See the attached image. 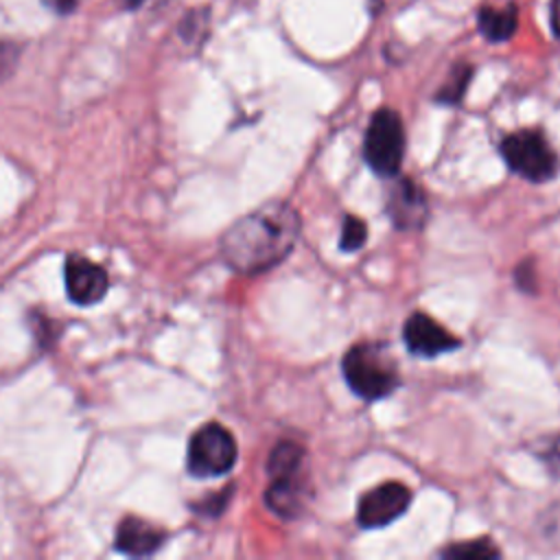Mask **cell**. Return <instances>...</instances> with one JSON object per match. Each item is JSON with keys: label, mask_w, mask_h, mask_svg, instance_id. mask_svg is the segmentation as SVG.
Instances as JSON below:
<instances>
[{"label": "cell", "mask_w": 560, "mask_h": 560, "mask_svg": "<svg viewBox=\"0 0 560 560\" xmlns=\"http://www.w3.org/2000/svg\"><path fill=\"white\" fill-rule=\"evenodd\" d=\"M411 503V490L400 481H385L372 490H368L357 505V523L361 527H385Z\"/></svg>", "instance_id": "8992f818"}, {"label": "cell", "mask_w": 560, "mask_h": 560, "mask_svg": "<svg viewBox=\"0 0 560 560\" xmlns=\"http://www.w3.org/2000/svg\"><path fill=\"white\" fill-rule=\"evenodd\" d=\"M387 214L398 230H418L427 221V199L413 179H398L389 188Z\"/></svg>", "instance_id": "9c48e42d"}, {"label": "cell", "mask_w": 560, "mask_h": 560, "mask_svg": "<svg viewBox=\"0 0 560 560\" xmlns=\"http://www.w3.org/2000/svg\"><path fill=\"white\" fill-rule=\"evenodd\" d=\"M298 236V210L284 201H269L228 228L221 236V256L238 273H260L282 262Z\"/></svg>", "instance_id": "6da1fadb"}, {"label": "cell", "mask_w": 560, "mask_h": 560, "mask_svg": "<svg viewBox=\"0 0 560 560\" xmlns=\"http://www.w3.org/2000/svg\"><path fill=\"white\" fill-rule=\"evenodd\" d=\"M501 155L510 171L529 182H547L558 168V158L538 129H521L505 136Z\"/></svg>", "instance_id": "277c9868"}, {"label": "cell", "mask_w": 560, "mask_h": 560, "mask_svg": "<svg viewBox=\"0 0 560 560\" xmlns=\"http://www.w3.org/2000/svg\"><path fill=\"white\" fill-rule=\"evenodd\" d=\"M538 457L545 464V468L549 470L551 477L560 479V433L547 438L540 446H538Z\"/></svg>", "instance_id": "e0dca14e"}, {"label": "cell", "mask_w": 560, "mask_h": 560, "mask_svg": "<svg viewBox=\"0 0 560 560\" xmlns=\"http://www.w3.org/2000/svg\"><path fill=\"white\" fill-rule=\"evenodd\" d=\"M66 291L74 304H96L107 293V273L83 256H70L66 260Z\"/></svg>", "instance_id": "ba28073f"}, {"label": "cell", "mask_w": 560, "mask_h": 560, "mask_svg": "<svg viewBox=\"0 0 560 560\" xmlns=\"http://www.w3.org/2000/svg\"><path fill=\"white\" fill-rule=\"evenodd\" d=\"M551 28L560 37V0L551 2Z\"/></svg>", "instance_id": "ffe728a7"}, {"label": "cell", "mask_w": 560, "mask_h": 560, "mask_svg": "<svg viewBox=\"0 0 560 560\" xmlns=\"http://www.w3.org/2000/svg\"><path fill=\"white\" fill-rule=\"evenodd\" d=\"M444 556L453 558V560H488V558H497L499 549L488 538H481V540L457 542V545L448 547L444 551Z\"/></svg>", "instance_id": "5bb4252c"}, {"label": "cell", "mask_w": 560, "mask_h": 560, "mask_svg": "<svg viewBox=\"0 0 560 560\" xmlns=\"http://www.w3.org/2000/svg\"><path fill=\"white\" fill-rule=\"evenodd\" d=\"M365 238H368V228H365L363 219L348 214V217L343 219V225H341L339 247H341L343 252H354V249L363 247Z\"/></svg>", "instance_id": "9a60e30c"}, {"label": "cell", "mask_w": 560, "mask_h": 560, "mask_svg": "<svg viewBox=\"0 0 560 560\" xmlns=\"http://www.w3.org/2000/svg\"><path fill=\"white\" fill-rule=\"evenodd\" d=\"M343 378L350 389L363 400H378L389 396L400 378L396 370V361L381 343H357L352 346L341 361Z\"/></svg>", "instance_id": "7a4b0ae2"}, {"label": "cell", "mask_w": 560, "mask_h": 560, "mask_svg": "<svg viewBox=\"0 0 560 560\" xmlns=\"http://www.w3.org/2000/svg\"><path fill=\"white\" fill-rule=\"evenodd\" d=\"M44 4L55 13H72L79 4V0H44Z\"/></svg>", "instance_id": "d6986e66"}, {"label": "cell", "mask_w": 560, "mask_h": 560, "mask_svg": "<svg viewBox=\"0 0 560 560\" xmlns=\"http://www.w3.org/2000/svg\"><path fill=\"white\" fill-rule=\"evenodd\" d=\"M265 501L269 510H273L282 518L298 516L306 505V483L300 479V472L273 477L271 486L265 492Z\"/></svg>", "instance_id": "30bf717a"}, {"label": "cell", "mask_w": 560, "mask_h": 560, "mask_svg": "<svg viewBox=\"0 0 560 560\" xmlns=\"http://www.w3.org/2000/svg\"><path fill=\"white\" fill-rule=\"evenodd\" d=\"M162 540L164 534L138 516L122 518L116 529V549L129 556H149L162 545Z\"/></svg>", "instance_id": "8fae6325"}, {"label": "cell", "mask_w": 560, "mask_h": 560, "mask_svg": "<svg viewBox=\"0 0 560 560\" xmlns=\"http://www.w3.org/2000/svg\"><path fill=\"white\" fill-rule=\"evenodd\" d=\"M363 155L370 168L383 177H392L400 171L405 127L394 109H378L372 114L363 140Z\"/></svg>", "instance_id": "3957f363"}, {"label": "cell", "mask_w": 560, "mask_h": 560, "mask_svg": "<svg viewBox=\"0 0 560 560\" xmlns=\"http://www.w3.org/2000/svg\"><path fill=\"white\" fill-rule=\"evenodd\" d=\"M140 2H142V0H125L127 7H136V4H140Z\"/></svg>", "instance_id": "44dd1931"}, {"label": "cell", "mask_w": 560, "mask_h": 560, "mask_svg": "<svg viewBox=\"0 0 560 560\" xmlns=\"http://www.w3.org/2000/svg\"><path fill=\"white\" fill-rule=\"evenodd\" d=\"M236 462V442L232 433L217 424L208 422L195 431L188 442V470L195 477H219L228 472Z\"/></svg>", "instance_id": "5b68a950"}, {"label": "cell", "mask_w": 560, "mask_h": 560, "mask_svg": "<svg viewBox=\"0 0 560 560\" xmlns=\"http://www.w3.org/2000/svg\"><path fill=\"white\" fill-rule=\"evenodd\" d=\"M468 79H470V68L468 66H459L451 72L448 81L444 83V88L440 90L438 98L444 101V103H457L464 92H466V85H468Z\"/></svg>", "instance_id": "2e32d148"}, {"label": "cell", "mask_w": 560, "mask_h": 560, "mask_svg": "<svg viewBox=\"0 0 560 560\" xmlns=\"http://www.w3.org/2000/svg\"><path fill=\"white\" fill-rule=\"evenodd\" d=\"M402 341L407 350L418 357H438L459 346V339L453 332L424 313H413L407 317L402 326Z\"/></svg>", "instance_id": "52a82bcc"}, {"label": "cell", "mask_w": 560, "mask_h": 560, "mask_svg": "<svg viewBox=\"0 0 560 560\" xmlns=\"http://www.w3.org/2000/svg\"><path fill=\"white\" fill-rule=\"evenodd\" d=\"M18 57H20L18 46L9 39H0V81L13 72Z\"/></svg>", "instance_id": "ac0fdd59"}, {"label": "cell", "mask_w": 560, "mask_h": 560, "mask_svg": "<svg viewBox=\"0 0 560 560\" xmlns=\"http://www.w3.org/2000/svg\"><path fill=\"white\" fill-rule=\"evenodd\" d=\"M302 462H304V448L293 440H282L269 453L267 470L271 477L293 475V472H300Z\"/></svg>", "instance_id": "4fadbf2b"}, {"label": "cell", "mask_w": 560, "mask_h": 560, "mask_svg": "<svg viewBox=\"0 0 560 560\" xmlns=\"http://www.w3.org/2000/svg\"><path fill=\"white\" fill-rule=\"evenodd\" d=\"M479 31L486 39L490 42H505L514 35L518 18H516V9L510 0L505 2H486L479 9Z\"/></svg>", "instance_id": "7c38bea8"}]
</instances>
